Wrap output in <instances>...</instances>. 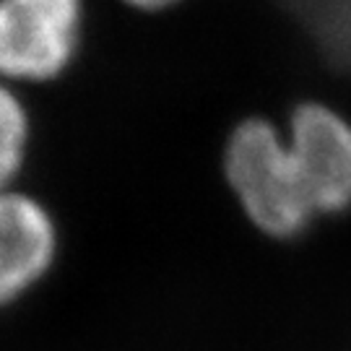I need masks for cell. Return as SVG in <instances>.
Returning <instances> with one entry per match:
<instances>
[{
  "label": "cell",
  "mask_w": 351,
  "mask_h": 351,
  "mask_svg": "<svg viewBox=\"0 0 351 351\" xmlns=\"http://www.w3.org/2000/svg\"><path fill=\"white\" fill-rule=\"evenodd\" d=\"M63 255V224L50 203L24 185L0 190V310L34 294Z\"/></svg>",
  "instance_id": "3957f363"
},
{
  "label": "cell",
  "mask_w": 351,
  "mask_h": 351,
  "mask_svg": "<svg viewBox=\"0 0 351 351\" xmlns=\"http://www.w3.org/2000/svg\"><path fill=\"white\" fill-rule=\"evenodd\" d=\"M34 143L37 120L29 94L0 81V190L24 182Z\"/></svg>",
  "instance_id": "5b68a950"
},
{
  "label": "cell",
  "mask_w": 351,
  "mask_h": 351,
  "mask_svg": "<svg viewBox=\"0 0 351 351\" xmlns=\"http://www.w3.org/2000/svg\"><path fill=\"white\" fill-rule=\"evenodd\" d=\"M114 3H120L125 11L138 13V16H164V13L180 11L190 0H114Z\"/></svg>",
  "instance_id": "8992f818"
},
{
  "label": "cell",
  "mask_w": 351,
  "mask_h": 351,
  "mask_svg": "<svg viewBox=\"0 0 351 351\" xmlns=\"http://www.w3.org/2000/svg\"><path fill=\"white\" fill-rule=\"evenodd\" d=\"M86 34L88 0H0V81L26 94L63 81Z\"/></svg>",
  "instance_id": "7a4b0ae2"
},
{
  "label": "cell",
  "mask_w": 351,
  "mask_h": 351,
  "mask_svg": "<svg viewBox=\"0 0 351 351\" xmlns=\"http://www.w3.org/2000/svg\"><path fill=\"white\" fill-rule=\"evenodd\" d=\"M221 180L242 219L268 239H300L317 221L284 123L245 114L226 130L219 154Z\"/></svg>",
  "instance_id": "6da1fadb"
},
{
  "label": "cell",
  "mask_w": 351,
  "mask_h": 351,
  "mask_svg": "<svg viewBox=\"0 0 351 351\" xmlns=\"http://www.w3.org/2000/svg\"><path fill=\"white\" fill-rule=\"evenodd\" d=\"M317 219L351 208V120L326 101H300L281 120Z\"/></svg>",
  "instance_id": "277c9868"
}]
</instances>
